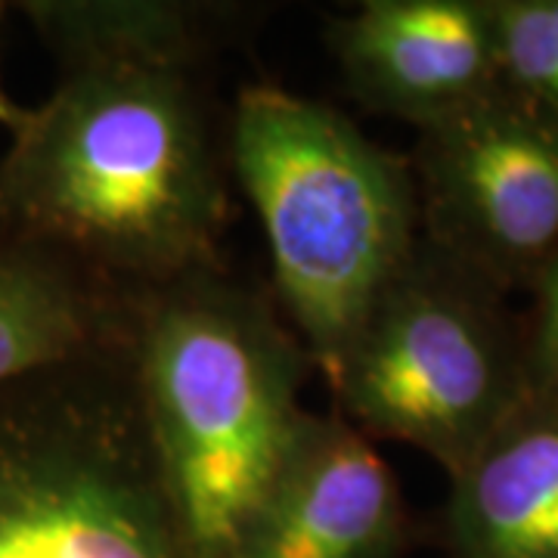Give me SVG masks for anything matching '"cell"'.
Segmentation results:
<instances>
[{
    "instance_id": "6da1fadb",
    "label": "cell",
    "mask_w": 558,
    "mask_h": 558,
    "mask_svg": "<svg viewBox=\"0 0 558 558\" xmlns=\"http://www.w3.org/2000/svg\"><path fill=\"white\" fill-rule=\"evenodd\" d=\"M202 62L75 57L0 153V236L53 245L124 292L220 267L227 124Z\"/></svg>"
},
{
    "instance_id": "7a4b0ae2",
    "label": "cell",
    "mask_w": 558,
    "mask_h": 558,
    "mask_svg": "<svg viewBox=\"0 0 558 558\" xmlns=\"http://www.w3.org/2000/svg\"><path fill=\"white\" fill-rule=\"evenodd\" d=\"M128 354L186 537L199 558H230L314 416V363L230 264L134 292Z\"/></svg>"
},
{
    "instance_id": "3957f363",
    "label": "cell",
    "mask_w": 558,
    "mask_h": 558,
    "mask_svg": "<svg viewBox=\"0 0 558 558\" xmlns=\"http://www.w3.org/2000/svg\"><path fill=\"white\" fill-rule=\"evenodd\" d=\"M227 159L264 227L279 314L329 385L422 236L410 159L279 84L242 87Z\"/></svg>"
},
{
    "instance_id": "277c9868",
    "label": "cell",
    "mask_w": 558,
    "mask_h": 558,
    "mask_svg": "<svg viewBox=\"0 0 558 558\" xmlns=\"http://www.w3.org/2000/svg\"><path fill=\"white\" fill-rule=\"evenodd\" d=\"M0 558H199L128 341L0 388Z\"/></svg>"
},
{
    "instance_id": "5b68a950",
    "label": "cell",
    "mask_w": 558,
    "mask_h": 558,
    "mask_svg": "<svg viewBox=\"0 0 558 558\" xmlns=\"http://www.w3.org/2000/svg\"><path fill=\"white\" fill-rule=\"evenodd\" d=\"M329 391L363 438L410 444L453 478L531 395L521 311L418 236Z\"/></svg>"
},
{
    "instance_id": "8992f818",
    "label": "cell",
    "mask_w": 558,
    "mask_h": 558,
    "mask_svg": "<svg viewBox=\"0 0 558 558\" xmlns=\"http://www.w3.org/2000/svg\"><path fill=\"white\" fill-rule=\"evenodd\" d=\"M418 230L502 295L531 292L558 255V116L497 84L418 128Z\"/></svg>"
},
{
    "instance_id": "52a82bcc",
    "label": "cell",
    "mask_w": 558,
    "mask_h": 558,
    "mask_svg": "<svg viewBox=\"0 0 558 558\" xmlns=\"http://www.w3.org/2000/svg\"><path fill=\"white\" fill-rule=\"evenodd\" d=\"M344 94L428 128L499 84L487 0H363L326 22Z\"/></svg>"
},
{
    "instance_id": "ba28073f",
    "label": "cell",
    "mask_w": 558,
    "mask_h": 558,
    "mask_svg": "<svg viewBox=\"0 0 558 558\" xmlns=\"http://www.w3.org/2000/svg\"><path fill=\"white\" fill-rule=\"evenodd\" d=\"M416 534L391 465L332 410L311 416L230 558H407Z\"/></svg>"
},
{
    "instance_id": "9c48e42d",
    "label": "cell",
    "mask_w": 558,
    "mask_h": 558,
    "mask_svg": "<svg viewBox=\"0 0 558 558\" xmlns=\"http://www.w3.org/2000/svg\"><path fill=\"white\" fill-rule=\"evenodd\" d=\"M444 558H558V398L531 391L440 512Z\"/></svg>"
},
{
    "instance_id": "30bf717a",
    "label": "cell",
    "mask_w": 558,
    "mask_h": 558,
    "mask_svg": "<svg viewBox=\"0 0 558 558\" xmlns=\"http://www.w3.org/2000/svg\"><path fill=\"white\" fill-rule=\"evenodd\" d=\"M134 292L53 245L0 236V388L128 341Z\"/></svg>"
},
{
    "instance_id": "8fae6325",
    "label": "cell",
    "mask_w": 558,
    "mask_h": 558,
    "mask_svg": "<svg viewBox=\"0 0 558 558\" xmlns=\"http://www.w3.org/2000/svg\"><path fill=\"white\" fill-rule=\"evenodd\" d=\"M22 16L50 57H161L208 62L233 35L240 7L180 0H28Z\"/></svg>"
},
{
    "instance_id": "7c38bea8",
    "label": "cell",
    "mask_w": 558,
    "mask_h": 558,
    "mask_svg": "<svg viewBox=\"0 0 558 558\" xmlns=\"http://www.w3.org/2000/svg\"><path fill=\"white\" fill-rule=\"evenodd\" d=\"M497 78L558 116V0H487Z\"/></svg>"
},
{
    "instance_id": "4fadbf2b",
    "label": "cell",
    "mask_w": 558,
    "mask_h": 558,
    "mask_svg": "<svg viewBox=\"0 0 558 558\" xmlns=\"http://www.w3.org/2000/svg\"><path fill=\"white\" fill-rule=\"evenodd\" d=\"M524 323V351H527V379L531 391L558 398V255L527 292Z\"/></svg>"
},
{
    "instance_id": "5bb4252c",
    "label": "cell",
    "mask_w": 558,
    "mask_h": 558,
    "mask_svg": "<svg viewBox=\"0 0 558 558\" xmlns=\"http://www.w3.org/2000/svg\"><path fill=\"white\" fill-rule=\"evenodd\" d=\"M3 13H7V3H0V20H3ZM22 116H25V106H20V102L7 94L3 78H0V128L13 131V128L22 121Z\"/></svg>"
}]
</instances>
